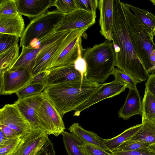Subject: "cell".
<instances>
[{"mask_svg":"<svg viewBox=\"0 0 155 155\" xmlns=\"http://www.w3.org/2000/svg\"><path fill=\"white\" fill-rule=\"evenodd\" d=\"M112 41L117 66L139 83L149 74L138 58L128 27L122 2L113 0Z\"/></svg>","mask_w":155,"mask_h":155,"instance_id":"obj_1","label":"cell"},{"mask_svg":"<svg viewBox=\"0 0 155 155\" xmlns=\"http://www.w3.org/2000/svg\"><path fill=\"white\" fill-rule=\"evenodd\" d=\"M101 85L86 76L80 80L46 86L43 91L63 117L86 101Z\"/></svg>","mask_w":155,"mask_h":155,"instance_id":"obj_2","label":"cell"},{"mask_svg":"<svg viewBox=\"0 0 155 155\" xmlns=\"http://www.w3.org/2000/svg\"><path fill=\"white\" fill-rule=\"evenodd\" d=\"M83 57L87 64V77L99 84L106 81L117 66L113 43L107 40L92 47L83 49Z\"/></svg>","mask_w":155,"mask_h":155,"instance_id":"obj_3","label":"cell"},{"mask_svg":"<svg viewBox=\"0 0 155 155\" xmlns=\"http://www.w3.org/2000/svg\"><path fill=\"white\" fill-rule=\"evenodd\" d=\"M122 4L135 51L148 73L150 68V55L155 49L153 39L146 27L131 12L127 3L122 2Z\"/></svg>","mask_w":155,"mask_h":155,"instance_id":"obj_4","label":"cell"},{"mask_svg":"<svg viewBox=\"0 0 155 155\" xmlns=\"http://www.w3.org/2000/svg\"><path fill=\"white\" fill-rule=\"evenodd\" d=\"M64 14L57 9L46 12L34 18L25 29L21 38L20 46H29L34 40H38L54 33Z\"/></svg>","mask_w":155,"mask_h":155,"instance_id":"obj_5","label":"cell"},{"mask_svg":"<svg viewBox=\"0 0 155 155\" xmlns=\"http://www.w3.org/2000/svg\"><path fill=\"white\" fill-rule=\"evenodd\" d=\"M87 29L74 30L68 35L52 60L47 70L74 64L83 49L81 37Z\"/></svg>","mask_w":155,"mask_h":155,"instance_id":"obj_6","label":"cell"},{"mask_svg":"<svg viewBox=\"0 0 155 155\" xmlns=\"http://www.w3.org/2000/svg\"><path fill=\"white\" fill-rule=\"evenodd\" d=\"M43 92L44 99L36 114L39 127L44 130L48 135L53 134L58 137L65 129L63 117Z\"/></svg>","mask_w":155,"mask_h":155,"instance_id":"obj_7","label":"cell"},{"mask_svg":"<svg viewBox=\"0 0 155 155\" xmlns=\"http://www.w3.org/2000/svg\"><path fill=\"white\" fill-rule=\"evenodd\" d=\"M67 31L54 33L39 40H34L29 46L22 48L20 54L11 69L22 68L31 73L38 54L46 47L59 39Z\"/></svg>","mask_w":155,"mask_h":155,"instance_id":"obj_8","label":"cell"},{"mask_svg":"<svg viewBox=\"0 0 155 155\" xmlns=\"http://www.w3.org/2000/svg\"><path fill=\"white\" fill-rule=\"evenodd\" d=\"M32 76L28 70L17 68L0 72V94L11 95L17 92L29 84Z\"/></svg>","mask_w":155,"mask_h":155,"instance_id":"obj_9","label":"cell"},{"mask_svg":"<svg viewBox=\"0 0 155 155\" xmlns=\"http://www.w3.org/2000/svg\"><path fill=\"white\" fill-rule=\"evenodd\" d=\"M96 11L89 12L77 9L64 14L60 23L53 31L57 33L88 28L96 22Z\"/></svg>","mask_w":155,"mask_h":155,"instance_id":"obj_10","label":"cell"},{"mask_svg":"<svg viewBox=\"0 0 155 155\" xmlns=\"http://www.w3.org/2000/svg\"><path fill=\"white\" fill-rule=\"evenodd\" d=\"M0 124L12 129L21 138L31 130L28 121L14 104H6L0 109Z\"/></svg>","mask_w":155,"mask_h":155,"instance_id":"obj_11","label":"cell"},{"mask_svg":"<svg viewBox=\"0 0 155 155\" xmlns=\"http://www.w3.org/2000/svg\"><path fill=\"white\" fill-rule=\"evenodd\" d=\"M127 88L126 84L115 80L101 84L99 88L88 99L74 110V116H78L84 110L103 100L119 94Z\"/></svg>","mask_w":155,"mask_h":155,"instance_id":"obj_12","label":"cell"},{"mask_svg":"<svg viewBox=\"0 0 155 155\" xmlns=\"http://www.w3.org/2000/svg\"><path fill=\"white\" fill-rule=\"evenodd\" d=\"M48 135L39 127L31 130L22 138V143L15 155H33L49 140Z\"/></svg>","mask_w":155,"mask_h":155,"instance_id":"obj_13","label":"cell"},{"mask_svg":"<svg viewBox=\"0 0 155 155\" xmlns=\"http://www.w3.org/2000/svg\"><path fill=\"white\" fill-rule=\"evenodd\" d=\"M44 99L43 92L40 94L18 99L14 104L28 121L31 130L39 127L36 117V111Z\"/></svg>","mask_w":155,"mask_h":155,"instance_id":"obj_14","label":"cell"},{"mask_svg":"<svg viewBox=\"0 0 155 155\" xmlns=\"http://www.w3.org/2000/svg\"><path fill=\"white\" fill-rule=\"evenodd\" d=\"M73 31H68L59 39L46 47L38 54L31 72L32 76L47 70L52 60L65 38Z\"/></svg>","mask_w":155,"mask_h":155,"instance_id":"obj_15","label":"cell"},{"mask_svg":"<svg viewBox=\"0 0 155 155\" xmlns=\"http://www.w3.org/2000/svg\"><path fill=\"white\" fill-rule=\"evenodd\" d=\"M48 71L46 86L80 80L86 76L75 69L74 64L53 68Z\"/></svg>","mask_w":155,"mask_h":155,"instance_id":"obj_16","label":"cell"},{"mask_svg":"<svg viewBox=\"0 0 155 155\" xmlns=\"http://www.w3.org/2000/svg\"><path fill=\"white\" fill-rule=\"evenodd\" d=\"M98 8L100 32L106 40L112 41V30L114 22L113 0H99Z\"/></svg>","mask_w":155,"mask_h":155,"instance_id":"obj_17","label":"cell"},{"mask_svg":"<svg viewBox=\"0 0 155 155\" xmlns=\"http://www.w3.org/2000/svg\"><path fill=\"white\" fill-rule=\"evenodd\" d=\"M18 13L28 18H35L46 12L52 6V0H16Z\"/></svg>","mask_w":155,"mask_h":155,"instance_id":"obj_18","label":"cell"},{"mask_svg":"<svg viewBox=\"0 0 155 155\" xmlns=\"http://www.w3.org/2000/svg\"><path fill=\"white\" fill-rule=\"evenodd\" d=\"M142 102L137 87L129 88L125 102L118 112L119 117L125 120L141 114Z\"/></svg>","mask_w":155,"mask_h":155,"instance_id":"obj_19","label":"cell"},{"mask_svg":"<svg viewBox=\"0 0 155 155\" xmlns=\"http://www.w3.org/2000/svg\"><path fill=\"white\" fill-rule=\"evenodd\" d=\"M25 22L21 15H0V33L21 37L24 31Z\"/></svg>","mask_w":155,"mask_h":155,"instance_id":"obj_20","label":"cell"},{"mask_svg":"<svg viewBox=\"0 0 155 155\" xmlns=\"http://www.w3.org/2000/svg\"><path fill=\"white\" fill-rule=\"evenodd\" d=\"M70 132L76 135L84 143H90L96 145L105 151L110 152L105 145L104 139L97 134L83 128L79 123H73L68 129Z\"/></svg>","mask_w":155,"mask_h":155,"instance_id":"obj_21","label":"cell"},{"mask_svg":"<svg viewBox=\"0 0 155 155\" xmlns=\"http://www.w3.org/2000/svg\"><path fill=\"white\" fill-rule=\"evenodd\" d=\"M128 8L134 13L137 18L146 27L153 39L155 35V16L147 10L127 3Z\"/></svg>","mask_w":155,"mask_h":155,"instance_id":"obj_22","label":"cell"},{"mask_svg":"<svg viewBox=\"0 0 155 155\" xmlns=\"http://www.w3.org/2000/svg\"><path fill=\"white\" fill-rule=\"evenodd\" d=\"M142 123L155 121V97L146 89L142 101Z\"/></svg>","mask_w":155,"mask_h":155,"instance_id":"obj_23","label":"cell"},{"mask_svg":"<svg viewBox=\"0 0 155 155\" xmlns=\"http://www.w3.org/2000/svg\"><path fill=\"white\" fill-rule=\"evenodd\" d=\"M142 124L140 129L128 140L155 144V121L146 122Z\"/></svg>","mask_w":155,"mask_h":155,"instance_id":"obj_24","label":"cell"},{"mask_svg":"<svg viewBox=\"0 0 155 155\" xmlns=\"http://www.w3.org/2000/svg\"><path fill=\"white\" fill-rule=\"evenodd\" d=\"M142 125V124H137L128 128L115 137L110 139H104L105 145L109 149L110 152H112L124 142L134 136L140 129Z\"/></svg>","mask_w":155,"mask_h":155,"instance_id":"obj_25","label":"cell"},{"mask_svg":"<svg viewBox=\"0 0 155 155\" xmlns=\"http://www.w3.org/2000/svg\"><path fill=\"white\" fill-rule=\"evenodd\" d=\"M18 44L0 54V72L11 69L19 56Z\"/></svg>","mask_w":155,"mask_h":155,"instance_id":"obj_26","label":"cell"},{"mask_svg":"<svg viewBox=\"0 0 155 155\" xmlns=\"http://www.w3.org/2000/svg\"><path fill=\"white\" fill-rule=\"evenodd\" d=\"M62 134L64 145L68 155H84L78 146L84 143L78 137L64 131Z\"/></svg>","mask_w":155,"mask_h":155,"instance_id":"obj_27","label":"cell"},{"mask_svg":"<svg viewBox=\"0 0 155 155\" xmlns=\"http://www.w3.org/2000/svg\"><path fill=\"white\" fill-rule=\"evenodd\" d=\"M111 74L114 77V80L126 84L129 89L137 87V84L139 83L130 75L118 67L114 68L113 69Z\"/></svg>","mask_w":155,"mask_h":155,"instance_id":"obj_28","label":"cell"},{"mask_svg":"<svg viewBox=\"0 0 155 155\" xmlns=\"http://www.w3.org/2000/svg\"><path fill=\"white\" fill-rule=\"evenodd\" d=\"M52 6L56 7L57 10L64 14L80 9L77 0H55L53 1Z\"/></svg>","mask_w":155,"mask_h":155,"instance_id":"obj_29","label":"cell"},{"mask_svg":"<svg viewBox=\"0 0 155 155\" xmlns=\"http://www.w3.org/2000/svg\"><path fill=\"white\" fill-rule=\"evenodd\" d=\"M46 86L45 84H29L16 94L18 99H22L28 96L41 94Z\"/></svg>","mask_w":155,"mask_h":155,"instance_id":"obj_30","label":"cell"},{"mask_svg":"<svg viewBox=\"0 0 155 155\" xmlns=\"http://www.w3.org/2000/svg\"><path fill=\"white\" fill-rule=\"evenodd\" d=\"M19 38L15 35L0 33V54L18 44Z\"/></svg>","mask_w":155,"mask_h":155,"instance_id":"obj_31","label":"cell"},{"mask_svg":"<svg viewBox=\"0 0 155 155\" xmlns=\"http://www.w3.org/2000/svg\"><path fill=\"white\" fill-rule=\"evenodd\" d=\"M84 155H114L111 152H108L94 144L86 143L78 145Z\"/></svg>","mask_w":155,"mask_h":155,"instance_id":"obj_32","label":"cell"},{"mask_svg":"<svg viewBox=\"0 0 155 155\" xmlns=\"http://www.w3.org/2000/svg\"><path fill=\"white\" fill-rule=\"evenodd\" d=\"M19 14L16 0H1L0 15H11Z\"/></svg>","mask_w":155,"mask_h":155,"instance_id":"obj_33","label":"cell"},{"mask_svg":"<svg viewBox=\"0 0 155 155\" xmlns=\"http://www.w3.org/2000/svg\"><path fill=\"white\" fill-rule=\"evenodd\" d=\"M22 142V139L17 137L12 140L9 143L0 147V155H15Z\"/></svg>","mask_w":155,"mask_h":155,"instance_id":"obj_34","label":"cell"},{"mask_svg":"<svg viewBox=\"0 0 155 155\" xmlns=\"http://www.w3.org/2000/svg\"><path fill=\"white\" fill-rule=\"evenodd\" d=\"M150 143L128 140L121 144L112 152L128 151L148 147Z\"/></svg>","mask_w":155,"mask_h":155,"instance_id":"obj_35","label":"cell"},{"mask_svg":"<svg viewBox=\"0 0 155 155\" xmlns=\"http://www.w3.org/2000/svg\"><path fill=\"white\" fill-rule=\"evenodd\" d=\"M80 9L89 12L96 11L98 7V0H77Z\"/></svg>","mask_w":155,"mask_h":155,"instance_id":"obj_36","label":"cell"},{"mask_svg":"<svg viewBox=\"0 0 155 155\" xmlns=\"http://www.w3.org/2000/svg\"><path fill=\"white\" fill-rule=\"evenodd\" d=\"M111 152L114 155H155V154L149 151L148 147L134 150L119 151Z\"/></svg>","mask_w":155,"mask_h":155,"instance_id":"obj_37","label":"cell"},{"mask_svg":"<svg viewBox=\"0 0 155 155\" xmlns=\"http://www.w3.org/2000/svg\"><path fill=\"white\" fill-rule=\"evenodd\" d=\"M83 48L79 57L74 63L75 69L83 75H86L87 66L86 62L83 57Z\"/></svg>","mask_w":155,"mask_h":155,"instance_id":"obj_38","label":"cell"},{"mask_svg":"<svg viewBox=\"0 0 155 155\" xmlns=\"http://www.w3.org/2000/svg\"><path fill=\"white\" fill-rule=\"evenodd\" d=\"M49 72L48 70H46L33 76L29 84H40L46 85V79Z\"/></svg>","mask_w":155,"mask_h":155,"instance_id":"obj_39","label":"cell"},{"mask_svg":"<svg viewBox=\"0 0 155 155\" xmlns=\"http://www.w3.org/2000/svg\"><path fill=\"white\" fill-rule=\"evenodd\" d=\"M145 86V89L155 97V74H149Z\"/></svg>","mask_w":155,"mask_h":155,"instance_id":"obj_40","label":"cell"},{"mask_svg":"<svg viewBox=\"0 0 155 155\" xmlns=\"http://www.w3.org/2000/svg\"><path fill=\"white\" fill-rule=\"evenodd\" d=\"M0 130L10 139L19 137L16 132L5 125L0 124Z\"/></svg>","mask_w":155,"mask_h":155,"instance_id":"obj_41","label":"cell"},{"mask_svg":"<svg viewBox=\"0 0 155 155\" xmlns=\"http://www.w3.org/2000/svg\"><path fill=\"white\" fill-rule=\"evenodd\" d=\"M150 68L148 74H154L155 72V49L150 54Z\"/></svg>","mask_w":155,"mask_h":155,"instance_id":"obj_42","label":"cell"},{"mask_svg":"<svg viewBox=\"0 0 155 155\" xmlns=\"http://www.w3.org/2000/svg\"><path fill=\"white\" fill-rule=\"evenodd\" d=\"M14 138H8L1 130H0V147L7 145Z\"/></svg>","mask_w":155,"mask_h":155,"instance_id":"obj_43","label":"cell"},{"mask_svg":"<svg viewBox=\"0 0 155 155\" xmlns=\"http://www.w3.org/2000/svg\"><path fill=\"white\" fill-rule=\"evenodd\" d=\"M148 148L150 152L155 154V144H150Z\"/></svg>","mask_w":155,"mask_h":155,"instance_id":"obj_44","label":"cell"},{"mask_svg":"<svg viewBox=\"0 0 155 155\" xmlns=\"http://www.w3.org/2000/svg\"><path fill=\"white\" fill-rule=\"evenodd\" d=\"M149 1L151 2L153 5H155V0H150Z\"/></svg>","mask_w":155,"mask_h":155,"instance_id":"obj_45","label":"cell"}]
</instances>
